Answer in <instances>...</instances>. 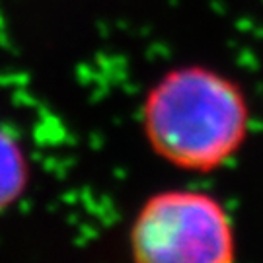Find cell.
Here are the masks:
<instances>
[{
  "instance_id": "6da1fadb",
  "label": "cell",
  "mask_w": 263,
  "mask_h": 263,
  "mask_svg": "<svg viewBox=\"0 0 263 263\" xmlns=\"http://www.w3.org/2000/svg\"><path fill=\"white\" fill-rule=\"evenodd\" d=\"M141 125L160 160L183 172L209 174L244 148L252 107L232 76L207 65H181L151 86Z\"/></svg>"
},
{
  "instance_id": "7a4b0ae2",
  "label": "cell",
  "mask_w": 263,
  "mask_h": 263,
  "mask_svg": "<svg viewBox=\"0 0 263 263\" xmlns=\"http://www.w3.org/2000/svg\"><path fill=\"white\" fill-rule=\"evenodd\" d=\"M141 263H232L236 228L226 205L201 189H162L142 201L129 228Z\"/></svg>"
},
{
  "instance_id": "3957f363",
  "label": "cell",
  "mask_w": 263,
  "mask_h": 263,
  "mask_svg": "<svg viewBox=\"0 0 263 263\" xmlns=\"http://www.w3.org/2000/svg\"><path fill=\"white\" fill-rule=\"evenodd\" d=\"M29 164L16 135L0 125V213L8 211L28 187Z\"/></svg>"
}]
</instances>
